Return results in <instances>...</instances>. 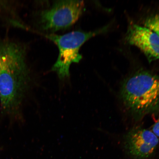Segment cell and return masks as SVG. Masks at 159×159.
<instances>
[{
  "instance_id": "obj_3",
  "label": "cell",
  "mask_w": 159,
  "mask_h": 159,
  "mask_svg": "<svg viewBox=\"0 0 159 159\" xmlns=\"http://www.w3.org/2000/svg\"><path fill=\"white\" fill-rule=\"evenodd\" d=\"M108 27L106 26L96 30L89 32L76 31L63 35H44L58 48V56L52 71L56 73L60 81L63 82L69 80L71 65L73 63H79L82 59V55L80 53L81 46L89 39L105 32Z\"/></svg>"
},
{
  "instance_id": "obj_8",
  "label": "cell",
  "mask_w": 159,
  "mask_h": 159,
  "mask_svg": "<svg viewBox=\"0 0 159 159\" xmlns=\"http://www.w3.org/2000/svg\"><path fill=\"white\" fill-rule=\"evenodd\" d=\"M152 131L158 138H159V117L156 123L153 126Z\"/></svg>"
},
{
  "instance_id": "obj_5",
  "label": "cell",
  "mask_w": 159,
  "mask_h": 159,
  "mask_svg": "<svg viewBox=\"0 0 159 159\" xmlns=\"http://www.w3.org/2000/svg\"><path fill=\"white\" fill-rule=\"evenodd\" d=\"M159 142V138L152 131L140 127L129 130L124 138L125 148L135 159L150 157L156 150Z\"/></svg>"
},
{
  "instance_id": "obj_2",
  "label": "cell",
  "mask_w": 159,
  "mask_h": 159,
  "mask_svg": "<svg viewBox=\"0 0 159 159\" xmlns=\"http://www.w3.org/2000/svg\"><path fill=\"white\" fill-rule=\"evenodd\" d=\"M123 103L136 118L159 111V76L140 70L124 81L120 89Z\"/></svg>"
},
{
  "instance_id": "obj_4",
  "label": "cell",
  "mask_w": 159,
  "mask_h": 159,
  "mask_svg": "<svg viewBox=\"0 0 159 159\" xmlns=\"http://www.w3.org/2000/svg\"><path fill=\"white\" fill-rule=\"evenodd\" d=\"M84 8L83 1H56L50 7L39 12L37 25L41 30L49 32L68 28L79 19Z\"/></svg>"
},
{
  "instance_id": "obj_6",
  "label": "cell",
  "mask_w": 159,
  "mask_h": 159,
  "mask_svg": "<svg viewBox=\"0 0 159 159\" xmlns=\"http://www.w3.org/2000/svg\"><path fill=\"white\" fill-rule=\"evenodd\" d=\"M127 41L144 53L149 62L159 59V36L146 27L137 25L130 26Z\"/></svg>"
},
{
  "instance_id": "obj_7",
  "label": "cell",
  "mask_w": 159,
  "mask_h": 159,
  "mask_svg": "<svg viewBox=\"0 0 159 159\" xmlns=\"http://www.w3.org/2000/svg\"><path fill=\"white\" fill-rule=\"evenodd\" d=\"M144 26L154 32L159 36V13L149 16L145 20Z\"/></svg>"
},
{
  "instance_id": "obj_1",
  "label": "cell",
  "mask_w": 159,
  "mask_h": 159,
  "mask_svg": "<svg viewBox=\"0 0 159 159\" xmlns=\"http://www.w3.org/2000/svg\"><path fill=\"white\" fill-rule=\"evenodd\" d=\"M26 56L23 44L9 39L0 40V102L4 112L16 110L31 89Z\"/></svg>"
},
{
  "instance_id": "obj_9",
  "label": "cell",
  "mask_w": 159,
  "mask_h": 159,
  "mask_svg": "<svg viewBox=\"0 0 159 159\" xmlns=\"http://www.w3.org/2000/svg\"><path fill=\"white\" fill-rule=\"evenodd\" d=\"M8 3L4 2L3 1H0V7H7Z\"/></svg>"
}]
</instances>
